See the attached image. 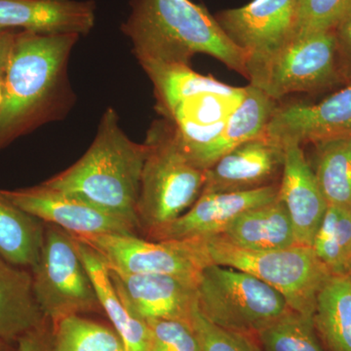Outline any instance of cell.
<instances>
[{"mask_svg":"<svg viewBox=\"0 0 351 351\" xmlns=\"http://www.w3.org/2000/svg\"><path fill=\"white\" fill-rule=\"evenodd\" d=\"M314 328L325 351H351V278L331 276L321 288Z\"/></svg>","mask_w":351,"mask_h":351,"instance_id":"23","label":"cell"},{"mask_svg":"<svg viewBox=\"0 0 351 351\" xmlns=\"http://www.w3.org/2000/svg\"><path fill=\"white\" fill-rule=\"evenodd\" d=\"M332 32L336 40L339 73L346 84L351 82V3Z\"/></svg>","mask_w":351,"mask_h":351,"instance_id":"32","label":"cell"},{"mask_svg":"<svg viewBox=\"0 0 351 351\" xmlns=\"http://www.w3.org/2000/svg\"><path fill=\"white\" fill-rule=\"evenodd\" d=\"M311 145L307 160L328 205L351 208V135Z\"/></svg>","mask_w":351,"mask_h":351,"instance_id":"25","label":"cell"},{"mask_svg":"<svg viewBox=\"0 0 351 351\" xmlns=\"http://www.w3.org/2000/svg\"><path fill=\"white\" fill-rule=\"evenodd\" d=\"M348 274V276H350L351 278V257H350V263H348V274Z\"/></svg>","mask_w":351,"mask_h":351,"instance_id":"37","label":"cell"},{"mask_svg":"<svg viewBox=\"0 0 351 351\" xmlns=\"http://www.w3.org/2000/svg\"><path fill=\"white\" fill-rule=\"evenodd\" d=\"M18 32L16 29H0V75L2 77L12 54Z\"/></svg>","mask_w":351,"mask_h":351,"instance_id":"34","label":"cell"},{"mask_svg":"<svg viewBox=\"0 0 351 351\" xmlns=\"http://www.w3.org/2000/svg\"><path fill=\"white\" fill-rule=\"evenodd\" d=\"M45 320L34 295L31 270L0 256V339L17 343Z\"/></svg>","mask_w":351,"mask_h":351,"instance_id":"20","label":"cell"},{"mask_svg":"<svg viewBox=\"0 0 351 351\" xmlns=\"http://www.w3.org/2000/svg\"><path fill=\"white\" fill-rule=\"evenodd\" d=\"M284 156L285 149L274 141L263 135L252 138L207 168L202 193H240L279 184Z\"/></svg>","mask_w":351,"mask_h":351,"instance_id":"16","label":"cell"},{"mask_svg":"<svg viewBox=\"0 0 351 351\" xmlns=\"http://www.w3.org/2000/svg\"><path fill=\"white\" fill-rule=\"evenodd\" d=\"M140 62L189 64L206 54L246 77L247 53L226 36L215 16L191 0H133L121 27Z\"/></svg>","mask_w":351,"mask_h":351,"instance_id":"2","label":"cell"},{"mask_svg":"<svg viewBox=\"0 0 351 351\" xmlns=\"http://www.w3.org/2000/svg\"><path fill=\"white\" fill-rule=\"evenodd\" d=\"M221 237L251 251H276L298 244L294 226L282 201L276 200L239 215Z\"/></svg>","mask_w":351,"mask_h":351,"instance_id":"19","label":"cell"},{"mask_svg":"<svg viewBox=\"0 0 351 351\" xmlns=\"http://www.w3.org/2000/svg\"><path fill=\"white\" fill-rule=\"evenodd\" d=\"M3 100V77L0 75V104Z\"/></svg>","mask_w":351,"mask_h":351,"instance_id":"36","label":"cell"},{"mask_svg":"<svg viewBox=\"0 0 351 351\" xmlns=\"http://www.w3.org/2000/svg\"><path fill=\"white\" fill-rule=\"evenodd\" d=\"M147 147L137 204L138 233L143 237L172 223L195 204L206 181L182 151L165 119L156 120L147 131Z\"/></svg>","mask_w":351,"mask_h":351,"instance_id":"5","label":"cell"},{"mask_svg":"<svg viewBox=\"0 0 351 351\" xmlns=\"http://www.w3.org/2000/svg\"><path fill=\"white\" fill-rule=\"evenodd\" d=\"M108 272L132 315L145 321L191 323V313L197 302L195 281L167 274H131L110 269Z\"/></svg>","mask_w":351,"mask_h":351,"instance_id":"14","label":"cell"},{"mask_svg":"<svg viewBox=\"0 0 351 351\" xmlns=\"http://www.w3.org/2000/svg\"><path fill=\"white\" fill-rule=\"evenodd\" d=\"M197 306L217 326L255 336L290 311L278 291L241 270L208 265L196 284Z\"/></svg>","mask_w":351,"mask_h":351,"instance_id":"8","label":"cell"},{"mask_svg":"<svg viewBox=\"0 0 351 351\" xmlns=\"http://www.w3.org/2000/svg\"><path fill=\"white\" fill-rule=\"evenodd\" d=\"M252 86L280 101L295 93H317L345 83L332 29L295 34L269 54L247 60Z\"/></svg>","mask_w":351,"mask_h":351,"instance_id":"7","label":"cell"},{"mask_svg":"<svg viewBox=\"0 0 351 351\" xmlns=\"http://www.w3.org/2000/svg\"><path fill=\"white\" fill-rule=\"evenodd\" d=\"M76 241L83 263L94 284L101 308L112 322L113 329L123 341L127 351L149 350L151 336L149 325L145 320L132 315L127 309L113 285L103 258L89 245L77 239Z\"/></svg>","mask_w":351,"mask_h":351,"instance_id":"22","label":"cell"},{"mask_svg":"<svg viewBox=\"0 0 351 351\" xmlns=\"http://www.w3.org/2000/svg\"><path fill=\"white\" fill-rule=\"evenodd\" d=\"M45 223L11 202L0 191V256L31 270L43 248Z\"/></svg>","mask_w":351,"mask_h":351,"instance_id":"24","label":"cell"},{"mask_svg":"<svg viewBox=\"0 0 351 351\" xmlns=\"http://www.w3.org/2000/svg\"><path fill=\"white\" fill-rule=\"evenodd\" d=\"M263 351H325L313 317L287 311L256 335Z\"/></svg>","mask_w":351,"mask_h":351,"instance_id":"28","label":"cell"},{"mask_svg":"<svg viewBox=\"0 0 351 351\" xmlns=\"http://www.w3.org/2000/svg\"><path fill=\"white\" fill-rule=\"evenodd\" d=\"M18 351H53L52 322L46 319L43 324L25 332L17 339Z\"/></svg>","mask_w":351,"mask_h":351,"instance_id":"33","label":"cell"},{"mask_svg":"<svg viewBox=\"0 0 351 351\" xmlns=\"http://www.w3.org/2000/svg\"><path fill=\"white\" fill-rule=\"evenodd\" d=\"M149 328L147 351H200L191 323L181 320H145Z\"/></svg>","mask_w":351,"mask_h":351,"instance_id":"31","label":"cell"},{"mask_svg":"<svg viewBox=\"0 0 351 351\" xmlns=\"http://www.w3.org/2000/svg\"><path fill=\"white\" fill-rule=\"evenodd\" d=\"M89 245L110 269L131 274H167L197 283L203 269L189 240L154 241L135 234L75 237Z\"/></svg>","mask_w":351,"mask_h":351,"instance_id":"10","label":"cell"},{"mask_svg":"<svg viewBox=\"0 0 351 351\" xmlns=\"http://www.w3.org/2000/svg\"><path fill=\"white\" fill-rule=\"evenodd\" d=\"M311 248L331 276L348 274L351 257V208L328 205Z\"/></svg>","mask_w":351,"mask_h":351,"instance_id":"26","label":"cell"},{"mask_svg":"<svg viewBox=\"0 0 351 351\" xmlns=\"http://www.w3.org/2000/svg\"><path fill=\"white\" fill-rule=\"evenodd\" d=\"M350 3L351 0H299L295 36L334 29Z\"/></svg>","mask_w":351,"mask_h":351,"instance_id":"30","label":"cell"},{"mask_svg":"<svg viewBox=\"0 0 351 351\" xmlns=\"http://www.w3.org/2000/svg\"><path fill=\"white\" fill-rule=\"evenodd\" d=\"M53 351H127L112 328L83 315H73L52 323Z\"/></svg>","mask_w":351,"mask_h":351,"instance_id":"27","label":"cell"},{"mask_svg":"<svg viewBox=\"0 0 351 351\" xmlns=\"http://www.w3.org/2000/svg\"><path fill=\"white\" fill-rule=\"evenodd\" d=\"M351 135V82L317 103H277L263 136L285 147Z\"/></svg>","mask_w":351,"mask_h":351,"instance_id":"11","label":"cell"},{"mask_svg":"<svg viewBox=\"0 0 351 351\" xmlns=\"http://www.w3.org/2000/svg\"><path fill=\"white\" fill-rule=\"evenodd\" d=\"M140 64L154 85L157 110L193 162L196 154L223 130L243 101L247 86H230L196 73L189 64Z\"/></svg>","mask_w":351,"mask_h":351,"instance_id":"4","label":"cell"},{"mask_svg":"<svg viewBox=\"0 0 351 351\" xmlns=\"http://www.w3.org/2000/svg\"><path fill=\"white\" fill-rule=\"evenodd\" d=\"M147 156V145L132 141L117 112L108 108L84 156L43 184L86 201L138 232L137 204Z\"/></svg>","mask_w":351,"mask_h":351,"instance_id":"3","label":"cell"},{"mask_svg":"<svg viewBox=\"0 0 351 351\" xmlns=\"http://www.w3.org/2000/svg\"><path fill=\"white\" fill-rule=\"evenodd\" d=\"M31 272L36 302L51 322L104 313L77 241L63 228L45 223L43 248Z\"/></svg>","mask_w":351,"mask_h":351,"instance_id":"9","label":"cell"},{"mask_svg":"<svg viewBox=\"0 0 351 351\" xmlns=\"http://www.w3.org/2000/svg\"><path fill=\"white\" fill-rule=\"evenodd\" d=\"M94 25L93 1L0 0V29L80 36Z\"/></svg>","mask_w":351,"mask_h":351,"instance_id":"17","label":"cell"},{"mask_svg":"<svg viewBox=\"0 0 351 351\" xmlns=\"http://www.w3.org/2000/svg\"><path fill=\"white\" fill-rule=\"evenodd\" d=\"M298 4L299 0H253L221 11L215 18L251 59L269 54L295 36Z\"/></svg>","mask_w":351,"mask_h":351,"instance_id":"13","label":"cell"},{"mask_svg":"<svg viewBox=\"0 0 351 351\" xmlns=\"http://www.w3.org/2000/svg\"><path fill=\"white\" fill-rule=\"evenodd\" d=\"M77 34L18 32L3 76L0 151L71 107L68 64Z\"/></svg>","mask_w":351,"mask_h":351,"instance_id":"1","label":"cell"},{"mask_svg":"<svg viewBox=\"0 0 351 351\" xmlns=\"http://www.w3.org/2000/svg\"><path fill=\"white\" fill-rule=\"evenodd\" d=\"M191 325L200 351H263L255 336L228 331L208 320L197 302L191 313Z\"/></svg>","mask_w":351,"mask_h":351,"instance_id":"29","label":"cell"},{"mask_svg":"<svg viewBox=\"0 0 351 351\" xmlns=\"http://www.w3.org/2000/svg\"><path fill=\"white\" fill-rule=\"evenodd\" d=\"M279 199L287 209L298 244L311 247L328 203L301 145L285 147Z\"/></svg>","mask_w":351,"mask_h":351,"instance_id":"18","label":"cell"},{"mask_svg":"<svg viewBox=\"0 0 351 351\" xmlns=\"http://www.w3.org/2000/svg\"><path fill=\"white\" fill-rule=\"evenodd\" d=\"M1 191V189H0ZM2 195L43 223L63 228L75 237L135 234L138 230L86 201L44 186L1 191Z\"/></svg>","mask_w":351,"mask_h":351,"instance_id":"12","label":"cell"},{"mask_svg":"<svg viewBox=\"0 0 351 351\" xmlns=\"http://www.w3.org/2000/svg\"><path fill=\"white\" fill-rule=\"evenodd\" d=\"M278 196L279 184L240 193H202L186 213L145 239L166 241L216 237L239 215L272 202Z\"/></svg>","mask_w":351,"mask_h":351,"instance_id":"15","label":"cell"},{"mask_svg":"<svg viewBox=\"0 0 351 351\" xmlns=\"http://www.w3.org/2000/svg\"><path fill=\"white\" fill-rule=\"evenodd\" d=\"M13 343H15L0 339V351H18V346L17 348H14Z\"/></svg>","mask_w":351,"mask_h":351,"instance_id":"35","label":"cell"},{"mask_svg":"<svg viewBox=\"0 0 351 351\" xmlns=\"http://www.w3.org/2000/svg\"><path fill=\"white\" fill-rule=\"evenodd\" d=\"M204 267L221 265L257 277L285 298L295 313L313 318L318 293L331 274L311 246L297 244L276 251H251L221 235L189 239Z\"/></svg>","mask_w":351,"mask_h":351,"instance_id":"6","label":"cell"},{"mask_svg":"<svg viewBox=\"0 0 351 351\" xmlns=\"http://www.w3.org/2000/svg\"><path fill=\"white\" fill-rule=\"evenodd\" d=\"M278 101L249 84L246 95L221 133L193 157V162L206 170L218 159L245 142L260 137Z\"/></svg>","mask_w":351,"mask_h":351,"instance_id":"21","label":"cell"}]
</instances>
